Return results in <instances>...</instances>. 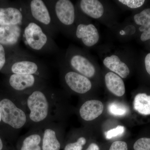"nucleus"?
<instances>
[{
    "mask_svg": "<svg viewBox=\"0 0 150 150\" xmlns=\"http://www.w3.org/2000/svg\"><path fill=\"white\" fill-rule=\"evenodd\" d=\"M135 150H150V138H140L134 143Z\"/></svg>",
    "mask_w": 150,
    "mask_h": 150,
    "instance_id": "obj_22",
    "label": "nucleus"
},
{
    "mask_svg": "<svg viewBox=\"0 0 150 150\" xmlns=\"http://www.w3.org/2000/svg\"><path fill=\"white\" fill-rule=\"evenodd\" d=\"M80 7L84 13L93 18H99L104 13L103 6L98 0H81Z\"/></svg>",
    "mask_w": 150,
    "mask_h": 150,
    "instance_id": "obj_16",
    "label": "nucleus"
},
{
    "mask_svg": "<svg viewBox=\"0 0 150 150\" xmlns=\"http://www.w3.org/2000/svg\"><path fill=\"white\" fill-rule=\"evenodd\" d=\"M103 108V105L100 100H88L80 108V115L85 121H92L102 114Z\"/></svg>",
    "mask_w": 150,
    "mask_h": 150,
    "instance_id": "obj_13",
    "label": "nucleus"
},
{
    "mask_svg": "<svg viewBox=\"0 0 150 150\" xmlns=\"http://www.w3.org/2000/svg\"><path fill=\"white\" fill-rule=\"evenodd\" d=\"M103 63L106 68L123 79L127 77L130 74V70L127 65L121 62L116 55L106 57L103 60Z\"/></svg>",
    "mask_w": 150,
    "mask_h": 150,
    "instance_id": "obj_14",
    "label": "nucleus"
},
{
    "mask_svg": "<svg viewBox=\"0 0 150 150\" xmlns=\"http://www.w3.org/2000/svg\"><path fill=\"white\" fill-rule=\"evenodd\" d=\"M8 61L5 47L0 44V71L4 69Z\"/></svg>",
    "mask_w": 150,
    "mask_h": 150,
    "instance_id": "obj_26",
    "label": "nucleus"
},
{
    "mask_svg": "<svg viewBox=\"0 0 150 150\" xmlns=\"http://www.w3.org/2000/svg\"><path fill=\"white\" fill-rule=\"evenodd\" d=\"M0 112L2 119L0 126L3 125L8 130L21 129L27 121L25 112L10 98L0 97Z\"/></svg>",
    "mask_w": 150,
    "mask_h": 150,
    "instance_id": "obj_4",
    "label": "nucleus"
},
{
    "mask_svg": "<svg viewBox=\"0 0 150 150\" xmlns=\"http://www.w3.org/2000/svg\"><path fill=\"white\" fill-rule=\"evenodd\" d=\"M119 2L131 8H137L142 6L144 4V0H119Z\"/></svg>",
    "mask_w": 150,
    "mask_h": 150,
    "instance_id": "obj_25",
    "label": "nucleus"
},
{
    "mask_svg": "<svg viewBox=\"0 0 150 150\" xmlns=\"http://www.w3.org/2000/svg\"><path fill=\"white\" fill-rule=\"evenodd\" d=\"M109 150H128V146L125 142L116 141L112 143Z\"/></svg>",
    "mask_w": 150,
    "mask_h": 150,
    "instance_id": "obj_27",
    "label": "nucleus"
},
{
    "mask_svg": "<svg viewBox=\"0 0 150 150\" xmlns=\"http://www.w3.org/2000/svg\"><path fill=\"white\" fill-rule=\"evenodd\" d=\"M22 27L20 25L0 26V44L7 48L16 47L22 37Z\"/></svg>",
    "mask_w": 150,
    "mask_h": 150,
    "instance_id": "obj_9",
    "label": "nucleus"
},
{
    "mask_svg": "<svg viewBox=\"0 0 150 150\" xmlns=\"http://www.w3.org/2000/svg\"><path fill=\"white\" fill-rule=\"evenodd\" d=\"M10 88L18 94H28L45 87L44 79L34 75L10 74L8 80Z\"/></svg>",
    "mask_w": 150,
    "mask_h": 150,
    "instance_id": "obj_7",
    "label": "nucleus"
},
{
    "mask_svg": "<svg viewBox=\"0 0 150 150\" xmlns=\"http://www.w3.org/2000/svg\"><path fill=\"white\" fill-rule=\"evenodd\" d=\"M60 148L61 144L57 139L56 131L50 128L45 129L42 140V150H59Z\"/></svg>",
    "mask_w": 150,
    "mask_h": 150,
    "instance_id": "obj_19",
    "label": "nucleus"
},
{
    "mask_svg": "<svg viewBox=\"0 0 150 150\" xmlns=\"http://www.w3.org/2000/svg\"><path fill=\"white\" fill-rule=\"evenodd\" d=\"M108 110L110 114L114 116H124L129 112V108L126 105L118 102L110 103L108 106Z\"/></svg>",
    "mask_w": 150,
    "mask_h": 150,
    "instance_id": "obj_21",
    "label": "nucleus"
},
{
    "mask_svg": "<svg viewBox=\"0 0 150 150\" xmlns=\"http://www.w3.org/2000/svg\"><path fill=\"white\" fill-rule=\"evenodd\" d=\"M22 36L26 46L32 51L45 54L57 52L58 47L53 38L33 22L29 21L24 26Z\"/></svg>",
    "mask_w": 150,
    "mask_h": 150,
    "instance_id": "obj_3",
    "label": "nucleus"
},
{
    "mask_svg": "<svg viewBox=\"0 0 150 150\" xmlns=\"http://www.w3.org/2000/svg\"><path fill=\"white\" fill-rule=\"evenodd\" d=\"M106 87L114 95L121 97L126 92L125 84L121 77L113 72L108 73L105 77Z\"/></svg>",
    "mask_w": 150,
    "mask_h": 150,
    "instance_id": "obj_15",
    "label": "nucleus"
},
{
    "mask_svg": "<svg viewBox=\"0 0 150 150\" xmlns=\"http://www.w3.org/2000/svg\"><path fill=\"white\" fill-rule=\"evenodd\" d=\"M76 35L87 47H91L95 45L99 39L98 30L94 25L92 24H79L76 28Z\"/></svg>",
    "mask_w": 150,
    "mask_h": 150,
    "instance_id": "obj_12",
    "label": "nucleus"
},
{
    "mask_svg": "<svg viewBox=\"0 0 150 150\" xmlns=\"http://www.w3.org/2000/svg\"><path fill=\"white\" fill-rule=\"evenodd\" d=\"M29 21L19 4L16 6L0 7V26L20 25L24 27Z\"/></svg>",
    "mask_w": 150,
    "mask_h": 150,
    "instance_id": "obj_8",
    "label": "nucleus"
},
{
    "mask_svg": "<svg viewBox=\"0 0 150 150\" xmlns=\"http://www.w3.org/2000/svg\"><path fill=\"white\" fill-rule=\"evenodd\" d=\"M133 106L134 110L140 114L150 115V95L138 93L134 98Z\"/></svg>",
    "mask_w": 150,
    "mask_h": 150,
    "instance_id": "obj_18",
    "label": "nucleus"
},
{
    "mask_svg": "<svg viewBox=\"0 0 150 150\" xmlns=\"http://www.w3.org/2000/svg\"><path fill=\"white\" fill-rule=\"evenodd\" d=\"M86 150H100L98 146L95 143H92Z\"/></svg>",
    "mask_w": 150,
    "mask_h": 150,
    "instance_id": "obj_29",
    "label": "nucleus"
},
{
    "mask_svg": "<svg viewBox=\"0 0 150 150\" xmlns=\"http://www.w3.org/2000/svg\"><path fill=\"white\" fill-rule=\"evenodd\" d=\"M145 65L146 70L150 75V53L148 54L145 59Z\"/></svg>",
    "mask_w": 150,
    "mask_h": 150,
    "instance_id": "obj_28",
    "label": "nucleus"
},
{
    "mask_svg": "<svg viewBox=\"0 0 150 150\" xmlns=\"http://www.w3.org/2000/svg\"><path fill=\"white\" fill-rule=\"evenodd\" d=\"M5 143L3 139V136L0 134V150H5Z\"/></svg>",
    "mask_w": 150,
    "mask_h": 150,
    "instance_id": "obj_30",
    "label": "nucleus"
},
{
    "mask_svg": "<svg viewBox=\"0 0 150 150\" xmlns=\"http://www.w3.org/2000/svg\"><path fill=\"white\" fill-rule=\"evenodd\" d=\"M2 71L9 74L34 75L43 79H46L48 74L44 64L21 51H18L11 56Z\"/></svg>",
    "mask_w": 150,
    "mask_h": 150,
    "instance_id": "obj_1",
    "label": "nucleus"
},
{
    "mask_svg": "<svg viewBox=\"0 0 150 150\" xmlns=\"http://www.w3.org/2000/svg\"><path fill=\"white\" fill-rule=\"evenodd\" d=\"M45 88L35 90L27 94L26 102L30 111L29 118L34 123L43 122L50 112V95Z\"/></svg>",
    "mask_w": 150,
    "mask_h": 150,
    "instance_id": "obj_6",
    "label": "nucleus"
},
{
    "mask_svg": "<svg viewBox=\"0 0 150 150\" xmlns=\"http://www.w3.org/2000/svg\"><path fill=\"white\" fill-rule=\"evenodd\" d=\"M136 24L141 25L139 30L143 32L141 39L142 41H146L150 39V8H146L139 13L136 14L134 16Z\"/></svg>",
    "mask_w": 150,
    "mask_h": 150,
    "instance_id": "obj_17",
    "label": "nucleus"
},
{
    "mask_svg": "<svg viewBox=\"0 0 150 150\" xmlns=\"http://www.w3.org/2000/svg\"><path fill=\"white\" fill-rule=\"evenodd\" d=\"M18 4L30 21L39 25L51 37L56 35L58 30L44 1H22L19 2Z\"/></svg>",
    "mask_w": 150,
    "mask_h": 150,
    "instance_id": "obj_2",
    "label": "nucleus"
},
{
    "mask_svg": "<svg viewBox=\"0 0 150 150\" xmlns=\"http://www.w3.org/2000/svg\"><path fill=\"white\" fill-rule=\"evenodd\" d=\"M69 64L76 72L87 78H92L95 74V68L93 64L88 59L81 54H73L70 56Z\"/></svg>",
    "mask_w": 150,
    "mask_h": 150,
    "instance_id": "obj_11",
    "label": "nucleus"
},
{
    "mask_svg": "<svg viewBox=\"0 0 150 150\" xmlns=\"http://www.w3.org/2000/svg\"><path fill=\"white\" fill-rule=\"evenodd\" d=\"M1 122H2L1 115V112H0V125H1Z\"/></svg>",
    "mask_w": 150,
    "mask_h": 150,
    "instance_id": "obj_31",
    "label": "nucleus"
},
{
    "mask_svg": "<svg viewBox=\"0 0 150 150\" xmlns=\"http://www.w3.org/2000/svg\"><path fill=\"white\" fill-rule=\"evenodd\" d=\"M86 143L84 137H81L74 143H69L65 147L64 150H82L83 146Z\"/></svg>",
    "mask_w": 150,
    "mask_h": 150,
    "instance_id": "obj_24",
    "label": "nucleus"
},
{
    "mask_svg": "<svg viewBox=\"0 0 150 150\" xmlns=\"http://www.w3.org/2000/svg\"><path fill=\"white\" fill-rule=\"evenodd\" d=\"M41 141L39 134H31L26 137L23 142L21 150H41L39 146Z\"/></svg>",
    "mask_w": 150,
    "mask_h": 150,
    "instance_id": "obj_20",
    "label": "nucleus"
},
{
    "mask_svg": "<svg viewBox=\"0 0 150 150\" xmlns=\"http://www.w3.org/2000/svg\"><path fill=\"white\" fill-rule=\"evenodd\" d=\"M125 127L122 126H118L114 129H110L105 133V138L107 139H110L115 137H120L124 134Z\"/></svg>",
    "mask_w": 150,
    "mask_h": 150,
    "instance_id": "obj_23",
    "label": "nucleus"
},
{
    "mask_svg": "<svg viewBox=\"0 0 150 150\" xmlns=\"http://www.w3.org/2000/svg\"><path fill=\"white\" fill-rule=\"evenodd\" d=\"M48 7L54 24L58 30L73 25L75 21V9L69 0L44 1Z\"/></svg>",
    "mask_w": 150,
    "mask_h": 150,
    "instance_id": "obj_5",
    "label": "nucleus"
},
{
    "mask_svg": "<svg viewBox=\"0 0 150 150\" xmlns=\"http://www.w3.org/2000/svg\"><path fill=\"white\" fill-rule=\"evenodd\" d=\"M64 80L70 89L77 93H86L91 88L92 83L88 78L76 72H67Z\"/></svg>",
    "mask_w": 150,
    "mask_h": 150,
    "instance_id": "obj_10",
    "label": "nucleus"
}]
</instances>
